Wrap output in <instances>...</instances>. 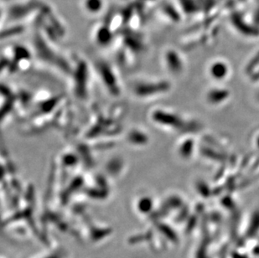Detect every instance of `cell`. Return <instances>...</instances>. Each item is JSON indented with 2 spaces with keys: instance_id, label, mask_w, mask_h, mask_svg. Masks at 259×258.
I'll return each mask as SVG.
<instances>
[{
  "instance_id": "6da1fadb",
  "label": "cell",
  "mask_w": 259,
  "mask_h": 258,
  "mask_svg": "<svg viewBox=\"0 0 259 258\" xmlns=\"http://www.w3.org/2000/svg\"><path fill=\"white\" fill-rule=\"evenodd\" d=\"M102 2V0H84V8L88 12H98L101 10Z\"/></svg>"
}]
</instances>
